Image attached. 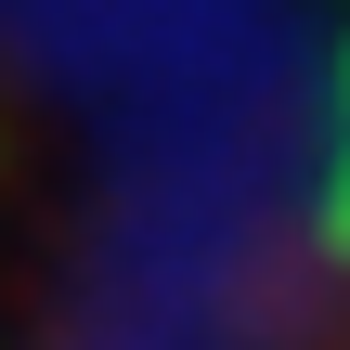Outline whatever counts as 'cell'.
<instances>
[{"label":"cell","mask_w":350,"mask_h":350,"mask_svg":"<svg viewBox=\"0 0 350 350\" xmlns=\"http://www.w3.org/2000/svg\"><path fill=\"white\" fill-rule=\"evenodd\" d=\"M325 350H350V325H338V338H325Z\"/></svg>","instance_id":"cell-1"}]
</instances>
